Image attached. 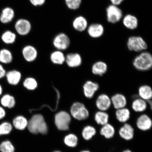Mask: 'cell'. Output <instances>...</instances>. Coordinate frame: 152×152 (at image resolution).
<instances>
[{
	"mask_svg": "<svg viewBox=\"0 0 152 152\" xmlns=\"http://www.w3.org/2000/svg\"><path fill=\"white\" fill-rule=\"evenodd\" d=\"M28 128L29 132L34 134H46L48 126L42 115L37 114L34 115L28 121Z\"/></svg>",
	"mask_w": 152,
	"mask_h": 152,
	"instance_id": "1",
	"label": "cell"
},
{
	"mask_svg": "<svg viewBox=\"0 0 152 152\" xmlns=\"http://www.w3.org/2000/svg\"><path fill=\"white\" fill-rule=\"evenodd\" d=\"M132 64L136 70L141 72L149 71L152 67V56L147 51L140 53L133 60Z\"/></svg>",
	"mask_w": 152,
	"mask_h": 152,
	"instance_id": "2",
	"label": "cell"
},
{
	"mask_svg": "<svg viewBox=\"0 0 152 152\" xmlns=\"http://www.w3.org/2000/svg\"><path fill=\"white\" fill-rule=\"evenodd\" d=\"M70 115L77 120L84 121L88 118L90 113L85 104L82 102H76L72 104Z\"/></svg>",
	"mask_w": 152,
	"mask_h": 152,
	"instance_id": "3",
	"label": "cell"
},
{
	"mask_svg": "<svg viewBox=\"0 0 152 152\" xmlns=\"http://www.w3.org/2000/svg\"><path fill=\"white\" fill-rule=\"evenodd\" d=\"M127 46L129 50L137 53L146 51L148 47L145 41L142 37L138 36L129 37L127 41Z\"/></svg>",
	"mask_w": 152,
	"mask_h": 152,
	"instance_id": "4",
	"label": "cell"
},
{
	"mask_svg": "<svg viewBox=\"0 0 152 152\" xmlns=\"http://www.w3.org/2000/svg\"><path fill=\"white\" fill-rule=\"evenodd\" d=\"M71 121V115L66 111H60L55 115V125L58 130H68Z\"/></svg>",
	"mask_w": 152,
	"mask_h": 152,
	"instance_id": "5",
	"label": "cell"
},
{
	"mask_svg": "<svg viewBox=\"0 0 152 152\" xmlns=\"http://www.w3.org/2000/svg\"><path fill=\"white\" fill-rule=\"evenodd\" d=\"M107 20L113 24L116 23L121 20L123 17V12L117 6L113 4L108 6L106 9Z\"/></svg>",
	"mask_w": 152,
	"mask_h": 152,
	"instance_id": "6",
	"label": "cell"
},
{
	"mask_svg": "<svg viewBox=\"0 0 152 152\" xmlns=\"http://www.w3.org/2000/svg\"><path fill=\"white\" fill-rule=\"evenodd\" d=\"M99 85L97 83L91 80H87L83 86V94L86 98L91 99L99 89Z\"/></svg>",
	"mask_w": 152,
	"mask_h": 152,
	"instance_id": "7",
	"label": "cell"
},
{
	"mask_svg": "<svg viewBox=\"0 0 152 152\" xmlns=\"http://www.w3.org/2000/svg\"><path fill=\"white\" fill-rule=\"evenodd\" d=\"M53 45L56 48L60 50H66L69 47L70 40L68 36L64 33H60L54 38Z\"/></svg>",
	"mask_w": 152,
	"mask_h": 152,
	"instance_id": "8",
	"label": "cell"
},
{
	"mask_svg": "<svg viewBox=\"0 0 152 152\" xmlns=\"http://www.w3.org/2000/svg\"><path fill=\"white\" fill-rule=\"evenodd\" d=\"M111 105V98L107 94H100L97 97L96 105L99 111H107L109 109Z\"/></svg>",
	"mask_w": 152,
	"mask_h": 152,
	"instance_id": "9",
	"label": "cell"
},
{
	"mask_svg": "<svg viewBox=\"0 0 152 152\" xmlns=\"http://www.w3.org/2000/svg\"><path fill=\"white\" fill-rule=\"evenodd\" d=\"M15 30L19 35L25 36L30 33L31 29V23L25 19H20L17 20L15 24Z\"/></svg>",
	"mask_w": 152,
	"mask_h": 152,
	"instance_id": "10",
	"label": "cell"
},
{
	"mask_svg": "<svg viewBox=\"0 0 152 152\" xmlns=\"http://www.w3.org/2000/svg\"><path fill=\"white\" fill-rule=\"evenodd\" d=\"M136 124L137 128L140 130L144 132L149 130L152 127V120L147 114H142L138 118Z\"/></svg>",
	"mask_w": 152,
	"mask_h": 152,
	"instance_id": "11",
	"label": "cell"
},
{
	"mask_svg": "<svg viewBox=\"0 0 152 152\" xmlns=\"http://www.w3.org/2000/svg\"><path fill=\"white\" fill-rule=\"evenodd\" d=\"M134 129L129 124L125 123L119 131V134L121 138L129 141L132 140L134 136Z\"/></svg>",
	"mask_w": 152,
	"mask_h": 152,
	"instance_id": "12",
	"label": "cell"
},
{
	"mask_svg": "<svg viewBox=\"0 0 152 152\" xmlns=\"http://www.w3.org/2000/svg\"><path fill=\"white\" fill-rule=\"evenodd\" d=\"M112 104L116 110L126 107L127 98L124 95L117 93L113 95L111 98Z\"/></svg>",
	"mask_w": 152,
	"mask_h": 152,
	"instance_id": "13",
	"label": "cell"
},
{
	"mask_svg": "<svg viewBox=\"0 0 152 152\" xmlns=\"http://www.w3.org/2000/svg\"><path fill=\"white\" fill-rule=\"evenodd\" d=\"M65 62L70 67H77L81 65L82 58L78 53H70L65 57Z\"/></svg>",
	"mask_w": 152,
	"mask_h": 152,
	"instance_id": "14",
	"label": "cell"
},
{
	"mask_svg": "<svg viewBox=\"0 0 152 152\" xmlns=\"http://www.w3.org/2000/svg\"><path fill=\"white\" fill-rule=\"evenodd\" d=\"M108 66L105 62L98 61L93 64L91 71L94 75L102 76L106 73L108 71Z\"/></svg>",
	"mask_w": 152,
	"mask_h": 152,
	"instance_id": "15",
	"label": "cell"
},
{
	"mask_svg": "<svg viewBox=\"0 0 152 152\" xmlns=\"http://www.w3.org/2000/svg\"><path fill=\"white\" fill-rule=\"evenodd\" d=\"M104 29L102 24L94 23L89 26L87 32L89 36L94 39H97L101 37L103 35Z\"/></svg>",
	"mask_w": 152,
	"mask_h": 152,
	"instance_id": "16",
	"label": "cell"
},
{
	"mask_svg": "<svg viewBox=\"0 0 152 152\" xmlns=\"http://www.w3.org/2000/svg\"><path fill=\"white\" fill-rule=\"evenodd\" d=\"M22 54L25 59L28 62L33 61L37 56V49L33 46L30 45L24 48L22 50Z\"/></svg>",
	"mask_w": 152,
	"mask_h": 152,
	"instance_id": "17",
	"label": "cell"
},
{
	"mask_svg": "<svg viewBox=\"0 0 152 152\" xmlns=\"http://www.w3.org/2000/svg\"><path fill=\"white\" fill-rule=\"evenodd\" d=\"M15 11L10 7H6L3 10L0 16V21L3 24L9 23L15 17Z\"/></svg>",
	"mask_w": 152,
	"mask_h": 152,
	"instance_id": "18",
	"label": "cell"
},
{
	"mask_svg": "<svg viewBox=\"0 0 152 152\" xmlns=\"http://www.w3.org/2000/svg\"><path fill=\"white\" fill-rule=\"evenodd\" d=\"M148 102L140 98L134 99L132 104V109L136 113H142L147 110Z\"/></svg>",
	"mask_w": 152,
	"mask_h": 152,
	"instance_id": "19",
	"label": "cell"
},
{
	"mask_svg": "<svg viewBox=\"0 0 152 152\" xmlns=\"http://www.w3.org/2000/svg\"><path fill=\"white\" fill-rule=\"evenodd\" d=\"M138 94L140 98L147 102L151 100L152 97L151 87L147 85L140 86L138 88Z\"/></svg>",
	"mask_w": 152,
	"mask_h": 152,
	"instance_id": "20",
	"label": "cell"
},
{
	"mask_svg": "<svg viewBox=\"0 0 152 152\" xmlns=\"http://www.w3.org/2000/svg\"><path fill=\"white\" fill-rule=\"evenodd\" d=\"M116 118L119 122L125 123L130 119V110L126 107L116 110L115 113Z\"/></svg>",
	"mask_w": 152,
	"mask_h": 152,
	"instance_id": "21",
	"label": "cell"
},
{
	"mask_svg": "<svg viewBox=\"0 0 152 152\" xmlns=\"http://www.w3.org/2000/svg\"><path fill=\"white\" fill-rule=\"evenodd\" d=\"M5 77L9 84L16 85L20 82L21 78V74L20 72L16 70H12L7 72Z\"/></svg>",
	"mask_w": 152,
	"mask_h": 152,
	"instance_id": "22",
	"label": "cell"
},
{
	"mask_svg": "<svg viewBox=\"0 0 152 152\" xmlns=\"http://www.w3.org/2000/svg\"><path fill=\"white\" fill-rule=\"evenodd\" d=\"M73 26L74 28L77 31L83 32L87 28L88 22L84 17L79 16L74 20Z\"/></svg>",
	"mask_w": 152,
	"mask_h": 152,
	"instance_id": "23",
	"label": "cell"
},
{
	"mask_svg": "<svg viewBox=\"0 0 152 152\" xmlns=\"http://www.w3.org/2000/svg\"><path fill=\"white\" fill-rule=\"evenodd\" d=\"M123 23L124 25L129 29L134 30L138 27V19L135 16L132 15H126L124 18Z\"/></svg>",
	"mask_w": 152,
	"mask_h": 152,
	"instance_id": "24",
	"label": "cell"
},
{
	"mask_svg": "<svg viewBox=\"0 0 152 152\" xmlns=\"http://www.w3.org/2000/svg\"><path fill=\"white\" fill-rule=\"evenodd\" d=\"M28 121L26 118L18 115L12 121V126L17 130H23L27 127Z\"/></svg>",
	"mask_w": 152,
	"mask_h": 152,
	"instance_id": "25",
	"label": "cell"
},
{
	"mask_svg": "<svg viewBox=\"0 0 152 152\" xmlns=\"http://www.w3.org/2000/svg\"><path fill=\"white\" fill-rule=\"evenodd\" d=\"M102 136L107 139L113 138L115 136V129L113 125L109 123L102 126L100 132Z\"/></svg>",
	"mask_w": 152,
	"mask_h": 152,
	"instance_id": "26",
	"label": "cell"
},
{
	"mask_svg": "<svg viewBox=\"0 0 152 152\" xmlns=\"http://www.w3.org/2000/svg\"><path fill=\"white\" fill-rule=\"evenodd\" d=\"M94 119L98 124L103 126L109 123V115L106 111L99 110L95 113Z\"/></svg>",
	"mask_w": 152,
	"mask_h": 152,
	"instance_id": "27",
	"label": "cell"
},
{
	"mask_svg": "<svg viewBox=\"0 0 152 152\" xmlns=\"http://www.w3.org/2000/svg\"><path fill=\"white\" fill-rule=\"evenodd\" d=\"M1 104L2 107L12 109L14 107L16 104V101L14 96L9 94H6L1 98Z\"/></svg>",
	"mask_w": 152,
	"mask_h": 152,
	"instance_id": "28",
	"label": "cell"
},
{
	"mask_svg": "<svg viewBox=\"0 0 152 152\" xmlns=\"http://www.w3.org/2000/svg\"><path fill=\"white\" fill-rule=\"evenodd\" d=\"M96 129L94 126L88 125L83 128L82 132V136L83 139L88 141L92 139L96 134Z\"/></svg>",
	"mask_w": 152,
	"mask_h": 152,
	"instance_id": "29",
	"label": "cell"
},
{
	"mask_svg": "<svg viewBox=\"0 0 152 152\" xmlns=\"http://www.w3.org/2000/svg\"><path fill=\"white\" fill-rule=\"evenodd\" d=\"M13 56L10 51L6 49L0 50V62L4 64H9L12 61Z\"/></svg>",
	"mask_w": 152,
	"mask_h": 152,
	"instance_id": "30",
	"label": "cell"
},
{
	"mask_svg": "<svg viewBox=\"0 0 152 152\" xmlns=\"http://www.w3.org/2000/svg\"><path fill=\"white\" fill-rule=\"evenodd\" d=\"M50 60L53 63L62 64L65 62V57L61 51H55L51 55Z\"/></svg>",
	"mask_w": 152,
	"mask_h": 152,
	"instance_id": "31",
	"label": "cell"
},
{
	"mask_svg": "<svg viewBox=\"0 0 152 152\" xmlns=\"http://www.w3.org/2000/svg\"><path fill=\"white\" fill-rule=\"evenodd\" d=\"M64 142L65 145L71 148H75L77 147L78 139L75 134H70L66 135L64 138Z\"/></svg>",
	"mask_w": 152,
	"mask_h": 152,
	"instance_id": "32",
	"label": "cell"
},
{
	"mask_svg": "<svg viewBox=\"0 0 152 152\" xmlns=\"http://www.w3.org/2000/svg\"><path fill=\"white\" fill-rule=\"evenodd\" d=\"M16 34L9 30L4 32L1 36L2 40L7 44H11L14 43L16 41Z\"/></svg>",
	"mask_w": 152,
	"mask_h": 152,
	"instance_id": "33",
	"label": "cell"
},
{
	"mask_svg": "<svg viewBox=\"0 0 152 152\" xmlns=\"http://www.w3.org/2000/svg\"><path fill=\"white\" fill-rule=\"evenodd\" d=\"M13 126L10 123L4 121L0 124V136L8 135L12 132Z\"/></svg>",
	"mask_w": 152,
	"mask_h": 152,
	"instance_id": "34",
	"label": "cell"
},
{
	"mask_svg": "<svg viewBox=\"0 0 152 152\" xmlns=\"http://www.w3.org/2000/svg\"><path fill=\"white\" fill-rule=\"evenodd\" d=\"M15 148L11 141L5 140L0 144V151L1 152H15Z\"/></svg>",
	"mask_w": 152,
	"mask_h": 152,
	"instance_id": "35",
	"label": "cell"
},
{
	"mask_svg": "<svg viewBox=\"0 0 152 152\" xmlns=\"http://www.w3.org/2000/svg\"><path fill=\"white\" fill-rule=\"evenodd\" d=\"M23 85L26 88L29 90H35L38 85L37 81L31 77H28L25 80Z\"/></svg>",
	"mask_w": 152,
	"mask_h": 152,
	"instance_id": "36",
	"label": "cell"
},
{
	"mask_svg": "<svg viewBox=\"0 0 152 152\" xmlns=\"http://www.w3.org/2000/svg\"><path fill=\"white\" fill-rule=\"evenodd\" d=\"M66 4L68 8L76 10L80 7L82 0H65Z\"/></svg>",
	"mask_w": 152,
	"mask_h": 152,
	"instance_id": "37",
	"label": "cell"
},
{
	"mask_svg": "<svg viewBox=\"0 0 152 152\" xmlns=\"http://www.w3.org/2000/svg\"><path fill=\"white\" fill-rule=\"evenodd\" d=\"M30 3L34 6H40L45 3V0H29Z\"/></svg>",
	"mask_w": 152,
	"mask_h": 152,
	"instance_id": "38",
	"label": "cell"
},
{
	"mask_svg": "<svg viewBox=\"0 0 152 152\" xmlns=\"http://www.w3.org/2000/svg\"><path fill=\"white\" fill-rule=\"evenodd\" d=\"M7 72L2 65L0 64V79L5 77Z\"/></svg>",
	"mask_w": 152,
	"mask_h": 152,
	"instance_id": "39",
	"label": "cell"
},
{
	"mask_svg": "<svg viewBox=\"0 0 152 152\" xmlns=\"http://www.w3.org/2000/svg\"><path fill=\"white\" fill-rule=\"evenodd\" d=\"M6 115V112L2 106H0V120L3 119Z\"/></svg>",
	"mask_w": 152,
	"mask_h": 152,
	"instance_id": "40",
	"label": "cell"
},
{
	"mask_svg": "<svg viewBox=\"0 0 152 152\" xmlns=\"http://www.w3.org/2000/svg\"><path fill=\"white\" fill-rule=\"evenodd\" d=\"M124 0H110L112 4L116 6L120 5Z\"/></svg>",
	"mask_w": 152,
	"mask_h": 152,
	"instance_id": "41",
	"label": "cell"
},
{
	"mask_svg": "<svg viewBox=\"0 0 152 152\" xmlns=\"http://www.w3.org/2000/svg\"><path fill=\"white\" fill-rule=\"evenodd\" d=\"M3 93V88L0 85V96H1Z\"/></svg>",
	"mask_w": 152,
	"mask_h": 152,
	"instance_id": "42",
	"label": "cell"
},
{
	"mask_svg": "<svg viewBox=\"0 0 152 152\" xmlns=\"http://www.w3.org/2000/svg\"><path fill=\"white\" fill-rule=\"evenodd\" d=\"M122 152H133L132 151H131V150L129 149H126L125 150V151H123Z\"/></svg>",
	"mask_w": 152,
	"mask_h": 152,
	"instance_id": "43",
	"label": "cell"
},
{
	"mask_svg": "<svg viewBox=\"0 0 152 152\" xmlns=\"http://www.w3.org/2000/svg\"><path fill=\"white\" fill-rule=\"evenodd\" d=\"M80 152H91L90 151H88V150H83V151H81Z\"/></svg>",
	"mask_w": 152,
	"mask_h": 152,
	"instance_id": "44",
	"label": "cell"
},
{
	"mask_svg": "<svg viewBox=\"0 0 152 152\" xmlns=\"http://www.w3.org/2000/svg\"><path fill=\"white\" fill-rule=\"evenodd\" d=\"M54 152H60V151H54Z\"/></svg>",
	"mask_w": 152,
	"mask_h": 152,
	"instance_id": "45",
	"label": "cell"
}]
</instances>
